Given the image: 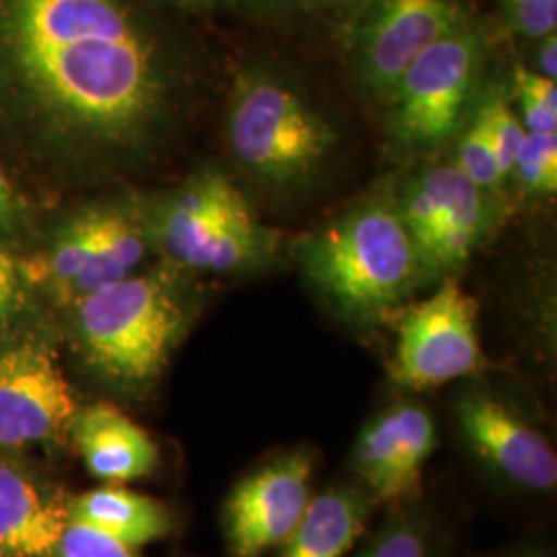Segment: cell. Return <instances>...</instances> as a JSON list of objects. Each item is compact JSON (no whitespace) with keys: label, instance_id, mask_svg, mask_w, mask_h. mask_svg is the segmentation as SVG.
<instances>
[{"label":"cell","instance_id":"e0dca14e","mask_svg":"<svg viewBox=\"0 0 557 557\" xmlns=\"http://www.w3.org/2000/svg\"><path fill=\"white\" fill-rule=\"evenodd\" d=\"M356 557H444L438 524L418 499L393 506Z\"/></svg>","mask_w":557,"mask_h":557},{"label":"cell","instance_id":"cb8c5ba5","mask_svg":"<svg viewBox=\"0 0 557 557\" xmlns=\"http://www.w3.org/2000/svg\"><path fill=\"white\" fill-rule=\"evenodd\" d=\"M41 557H145L139 549L128 547L100 531L69 520L54 547Z\"/></svg>","mask_w":557,"mask_h":557},{"label":"cell","instance_id":"44dd1931","mask_svg":"<svg viewBox=\"0 0 557 557\" xmlns=\"http://www.w3.org/2000/svg\"><path fill=\"white\" fill-rule=\"evenodd\" d=\"M34 294L21 277L17 252L0 239V345L21 337Z\"/></svg>","mask_w":557,"mask_h":557},{"label":"cell","instance_id":"6da1fadb","mask_svg":"<svg viewBox=\"0 0 557 557\" xmlns=\"http://www.w3.org/2000/svg\"><path fill=\"white\" fill-rule=\"evenodd\" d=\"M147 0H0V161L29 199L151 163L188 103L190 59Z\"/></svg>","mask_w":557,"mask_h":557},{"label":"cell","instance_id":"30bf717a","mask_svg":"<svg viewBox=\"0 0 557 557\" xmlns=\"http://www.w3.org/2000/svg\"><path fill=\"white\" fill-rule=\"evenodd\" d=\"M314 455L287 450L239 479L223 504V535L232 557H262L294 533L312 499Z\"/></svg>","mask_w":557,"mask_h":557},{"label":"cell","instance_id":"ba28073f","mask_svg":"<svg viewBox=\"0 0 557 557\" xmlns=\"http://www.w3.org/2000/svg\"><path fill=\"white\" fill-rule=\"evenodd\" d=\"M79 411L52 347L34 335L0 345V450L25 453L71 438Z\"/></svg>","mask_w":557,"mask_h":557},{"label":"cell","instance_id":"3957f363","mask_svg":"<svg viewBox=\"0 0 557 557\" xmlns=\"http://www.w3.org/2000/svg\"><path fill=\"white\" fill-rule=\"evenodd\" d=\"M299 262L341 314L366 324L395 314L423 278L393 200H368L329 221L301 242Z\"/></svg>","mask_w":557,"mask_h":557},{"label":"cell","instance_id":"484cf974","mask_svg":"<svg viewBox=\"0 0 557 557\" xmlns=\"http://www.w3.org/2000/svg\"><path fill=\"white\" fill-rule=\"evenodd\" d=\"M147 2L153 7L168 9L172 13H180V15L207 17V15L218 13L227 0H147Z\"/></svg>","mask_w":557,"mask_h":557},{"label":"cell","instance_id":"603a6c76","mask_svg":"<svg viewBox=\"0 0 557 557\" xmlns=\"http://www.w3.org/2000/svg\"><path fill=\"white\" fill-rule=\"evenodd\" d=\"M455 165L467 178L487 193L498 190L499 186L504 184L499 176L494 147H492L490 135H487V128H485V120L479 110L475 119L471 120L469 128L465 131V135L460 137Z\"/></svg>","mask_w":557,"mask_h":557},{"label":"cell","instance_id":"ffe728a7","mask_svg":"<svg viewBox=\"0 0 557 557\" xmlns=\"http://www.w3.org/2000/svg\"><path fill=\"white\" fill-rule=\"evenodd\" d=\"M515 89L524 128L529 133H557L556 81L520 64L515 69Z\"/></svg>","mask_w":557,"mask_h":557},{"label":"cell","instance_id":"5b68a950","mask_svg":"<svg viewBox=\"0 0 557 557\" xmlns=\"http://www.w3.org/2000/svg\"><path fill=\"white\" fill-rule=\"evenodd\" d=\"M227 139L248 174L273 186H294L324 165L337 133L287 81L250 69L234 83Z\"/></svg>","mask_w":557,"mask_h":557},{"label":"cell","instance_id":"9c48e42d","mask_svg":"<svg viewBox=\"0 0 557 557\" xmlns=\"http://www.w3.org/2000/svg\"><path fill=\"white\" fill-rule=\"evenodd\" d=\"M465 21L457 0H368L349 34L356 79L388 100L407 69Z\"/></svg>","mask_w":557,"mask_h":557},{"label":"cell","instance_id":"5bb4252c","mask_svg":"<svg viewBox=\"0 0 557 557\" xmlns=\"http://www.w3.org/2000/svg\"><path fill=\"white\" fill-rule=\"evenodd\" d=\"M71 440L87 471L103 483L147 478L160 462L153 438L110 403H94L77 411Z\"/></svg>","mask_w":557,"mask_h":557},{"label":"cell","instance_id":"83f0119b","mask_svg":"<svg viewBox=\"0 0 557 557\" xmlns=\"http://www.w3.org/2000/svg\"><path fill=\"white\" fill-rule=\"evenodd\" d=\"M490 557H556V549L549 543L522 541V543H515Z\"/></svg>","mask_w":557,"mask_h":557},{"label":"cell","instance_id":"d6986e66","mask_svg":"<svg viewBox=\"0 0 557 557\" xmlns=\"http://www.w3.org/2000/svg\"><path fill=\"white\" fill-rule=\"evenodd\" d=\"M479 112L485 120V128L494 147L499 176L502 182H506L512 178V170L517 163L520 145L527 137V128L504 94H494L492 98H487L485 103H481Z\"/></svg>","mask_w":557,"mask_h":557},{"label":"cell","instance_id":"277c9868","mask_svg":"<svg viewBox=\"0 0 557 557\" xmlns=\"http://www.w3.org/2000/svg\"><path fill=\"white\" fill-rule=\"evenodd\" d=\"M143 213L153 255L188 275L252 271L277 250V234L218 170H202L160 199L143 200Z\"/></svg>","mask_w":557,"mask_h":557},{"label":"cell","instance_id":"52a82bcc","mask_svg":"<svg viewBox=\"0 0 557 557\" xmlns=\"http://www.w3.org/2000/svg\"><path fill=\"white\" fill-rule=\"evenodd\" d=\"M481 366L478 301L458 281L446 277L398 322L397 345L388 363L391 380L400 388L428 391L478 374Z\"/></svg>","mask_w":557,"mask_h":557},{"label":"cell","instance_id":"7402d4cb","mask_svg":"<svg viewBox=\"0 0 557 557\" xmlns=\"http://www.w3.org/2000/svg\"><path fill=\"white\" fill-rule=\"evenodd\" d=\"M36 207L0 161V239L15 252L25 250L38 232Z\"/></svg>","mask_w":557,"mask_h":557},{"label":"cell","instance_id":"f1b7e54d","mask_svg":"<svg viewBox=\"0 0 557 557\" xmlns=\"http://www.w3.org/2000/svg\"><path fill=\"white\" fill-rule=\"evenodd\" d=\"M236 2L246 11H250L255 15H262V17L283 15L292 7V0H236Z\"/></svg>","mask_w":557,"mask_h":557},{"label":"cell","instance_id":"f546056e","mask_svg":"<svg viewBox=\"0 0 557 557\" xmlns=\"http://www.w3.org/2000/svg\"><path fill=\"white\" fill-rule=\"evenodd\" d=\"M317 2H322V4H345V2H354V0H317Z\"/></svg>","mask_w":557,"mask_h":557},{"label":"cell","instance_id":"8fae6325","mask_svg":"<svg viewBox=\"0 0 557 557\" xmlns=\"http://www.w3.org/2000/svg\"><path fill=\"white\" fill-rule=\"evenodd\" d=\"M453 411L462 442L490 473L527 494L556 492V448L515 405L469 391L455 400Z\"/></svg>","mask_w":557,"mask_h":557},{"label":"cell","instance_id":"7a4b0ae2","mask_svg":"<svg viewBox=\"0 0 557 557\" xmlns=\"http://www.w3.org/2000/svg\"><path fill=\"white\" fill-rule=\"evenodd\" d=\"M188 277L158 262L66 310L83 366L124 393L151 388L197 319L199 304Z\"/></svg>","mask_w":557,"mask_h":557},{"label":"cell","instance_id":"9a60e30c","mask_svg":"<svg viewBox=\"0 0 557 557\" xmlns=\"http://www.w3.org/2000/svg\"><path fill=\"white\" fill-rule=\"evenodd\" d=\"M376 499L354 481H341L312 496L277 557H345L363 537Z\"/></svg>","mask_w":557,"mask_h":557},{"label":"cell","instance_id":"8992f818","mask_svg":"<svg viewBox=\"0 0 557 557\" xmlns=\"http://www.w3.org/2000/svg\"><path fill=\"white\" fill-rule=\"evenodd\" d=\"M483 54L481 29L465 21L407 69L388 98V128L397 145L430 151L457 133L478 85Z\"/></svg>","mask_w":557,"mask_h":557},{"label":"cell","instance_id":"7c38bea8","mask_svg":"<svg viewBox=\"0 0 557 557\" xmlns=\"http://www.w3.org/2000/svg\"><path fill=\"white\" fill-rule=\"evenodd\" d=\"M436 446V419L425 405L405 398L363 423L349 465L376 504L398 506L416 499L423 467Z\"/></svg>","mask_w":557,"mask_h":557},{"label":"cell","instance_id":"4fadbf2b","mask_svg":"<svg viewBox=\"0 0 557 557\" xmlns=\"http://www.w3.org/2000/svg\"><path fill=\"white\" fill-rule=\"evenodd\" d=\"M69 502L21 453L0 450V557L46 556L71 520Z\"/></svg>","mask_w":557,"mask_h":557},{"label":"cell","instance_id":"2e32d148","mask_svg":"<svg viewBox=\"0 0 557 557\" xmlns=\"http://www.w3.org/2000/svg\"><path fill=\"white\" fill-rule=\"evenodd\" d=\"M69 517L135 549L168 537L176 524L160 499L114 483L71 498Z\"/></svg>","mask_w":557,"mask_h":557},{"label":"cell","instance_id":"4316f807","mask_svg":"<svg viewBox=\"0 0 557 557\" xmlns=\"http://www.w3.org/2000/svg\"><path fill=\"white\" fill-rule=\"evenodd\" d=\"M537 41V73L547 79L557 81V36L549 34Z\"/></svg>","mask_w":557,"mask_h":557},{"label":"cell","instance_id":"d4e9b609","mask_svg":"<svg viewBox=\"0 0 557 557\" xmlns=\"http://www.w3.org/2000/svg\"><path fill=\"white\" fill-rule=\"evenodd\" d=\"M508 27L527 38L541 40L557 29V0H504Z\"/></svg>","mask_w":557,"mask_h":557},{"label":"cell","instance_id":"ac0fdd59","mask_svg":"<svg viewBox=\"0 0 557 557\" xmlns=\"http://www.w3.org/2000/svg\"><path fill=\"white\" fill-rule=\"evenodd\" d=\"M512 178L531 195H556L557 133H529L520 145Z\"/></svg>","mask_w":557,"mask_h":557}]
</instances>
